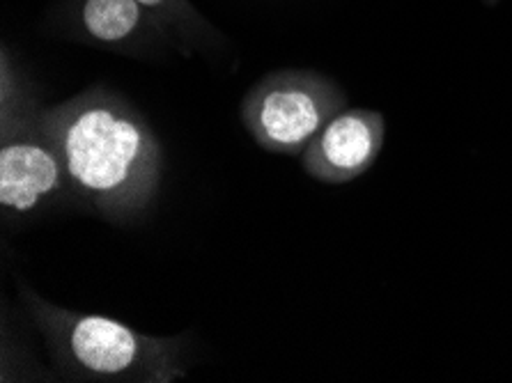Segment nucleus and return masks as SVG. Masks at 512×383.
Segmentation results:
<instances>
[{"label": "nucleus", "mask_w": 512, "mask_h": 383, "mask_svg": "<svg viewBox=\"0 0 512 383\" xmlns=\"http://www.w3.org/2000/svg\"><path fill=\"white\" fill-rule=\"evenodd\" d=\"M72 193L111 221L143 214L161 182L164 154L145 117L127 99L90 88L42 108Z\"/></svg>", "instance_id": "obj_1"}, {"label": "nucleus", "mask_w": 512, "mask_h": 383, "mask_svg": "<svg viewBox=\"0 0 512 383\" xmlns=\"http://www.w3.org/2000/svg\"><path fill=\"white\" fill-rule=\"evenodd\" d=\"M21 299L67 377L170 383L186 374L180 338H154L118 319L60 308L28 287Z\"/></svg>", "instance_id": "obj_2"}, {"label": "nucleus", "mask_w": 512, "mask_h": 383, "mask_svg": "<svg viewBox=\"0 0 512 383\" xmlns=\"http://www.w3.org/2000/svg\"><path fill=\"white\" fill-rule=\"evenodd\" d=\"M3 131H0V207L23 216L72 191L56 140L42 124V111L19 81L3 51Z\"/></svg>", "instance_id": "obj_3"}, {"label": "nucleus", "mask_w": 512, "mask_h": 383, "mask_svg": "<svg viewBox=\"0 0 512 383\" xmlns=\"http://www.w3.org/2000/svg\"><path fill=\"white\" fill-rule=\"evenodd\" d=\"M345 108L347 97L336 81L310 69H281L248 90L242 117L267 152L297 156Z\"/></svg>", "instance_id": "obj_4"}, {"label": "nucleus", "mask_w": 512, "mask_h": 383, "mask_svg": "<svg viewBox=\"0 0 512 383\" xmlns=\"http://www.w3.org/2000/svg\"><path fill=\"white\" fill-rule=\"evenodd\" d=\"M384 115L370 108H345L331 117L304 154L306 173L324 184H347L377 161L384 147Z\"/></svg>", "instance_id": "obj_5"}, {"label": "nucleus", "mask_w": 512, "mask_h": 383, "mask_svg": "<svg viewBox=\"0 0 512 383\" xmlns=\"http://www.w3.org/2000/svg\"><path fill=\"white\" fill-rule=\"evenodd\" d=\"M76 23L90 44L113 51L134 49L159 30L138 0H81Z\"/></svg>", "instance_id": "obj_6"}, {"label": "nucleus", "mask_w": 512, "mask_h": 383, "mask_svg": "<svg viewBox=\"0 0 512 383\" xmlns=\"http://www.w3.org/2000/svg\"><path fill=\"white\" fill-rule=\"evenodd\" d=\"M143 10L150 14L159 30H175L184 37L209 35L212 28L200 17L198 10H193L189 0H138Z\"/></svg>", "instance_id": "obj_7"}, {"label": "nucleus", "mask_w": 512, "mask_h": 383, "mask_svg": "<svg viewBox=\"0 0 512 383\" xmlns=\"http://www.w3.org/2000/svg\"><path fill=\"white\" fill-rule=\"evenodd\" d=\"M485 3L487 5H496V3H499V0H485Z\"/></svg>", "instance_id": "obj_8"}]
</instances>
